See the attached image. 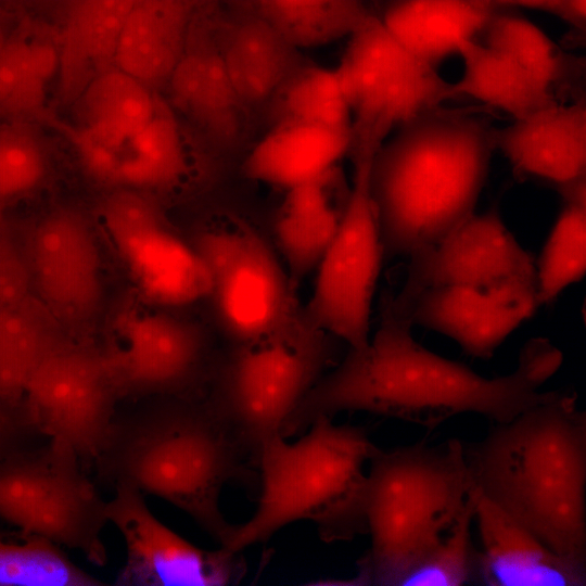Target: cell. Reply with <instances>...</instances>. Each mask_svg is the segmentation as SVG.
<instances>
[{"label": "cell", "mask_w": 586, "mask_h": 586, "mask_svg": "<svg viewBox=\"0 0 586 586\" xmlns=\"http://www.w3.org/2000/svg\"><path fill=\"white\" fill-rule=\"evenodd\" d=\"M409 318L392 296L384 300L374 334L361 348H351L333 371L318 380L281 429L289 437L319 417L342 411H367L433 430L463 413L493 423L507 422L550 398L542 386L559 370L562 352L545 337L528 340L517 368L485 378L462 362L445 358L419 344Z\"/></svg>", "instance_id": "obj_1"}, {"label": "cell", "mask_w": 586, "mask_h": 586, "mask_svg": "<svg viewBox=\"0 0 586 586\" xmlns=\"http://www.w3.org/2000/svg\"><path fill=\"white\" fill-rule=\"evenodd\" d=\"M494 129L483 115L440 105L384 140L368 176L384 259L436 244L475 213Z\"/></svg>", "instance_id": "obj_2"}, {"label": "cell", "mask_w": 586, "mask_h": 586, "mask_svg": "<svg viewBox=\"0 0 586 586\" xmlns=\"http://www.w3.org/2000/svg\"><path fill=\"white\" fill-rule=\"evenodd\" d=\"M463 449L483 497L558 555L586 563V415L573 391L493 423Z\"/></svg>", "instance_id": "obj_3"}, {"label": "cell", "mask_w": 586, "mask_h": 586, "mask_svg": "<svg viewBox=\"0 0 586 586\" xmlns=\"http://www.w3.org/2000/svg\"><path fill=\"white\" fill-rule=\"evenodd\" d=\"M144 399L116 412L93 461L99 477L166 500L224 546L233 525L219 498L225 484L253 479L246 451L206 400Z\"/></svg>", "instance_id": "obj_4"}, {"label": "cell", "mask_w": 586, "mask_h": 586, "mask_svg": "<svg viewBox=\"0 0 586 586\" xmlns=\"http://www.w3.org/2000/svg\"><path fill=\"white\" fill-rule=\"evenodd\" d=\"M377 448L364 429L336 425L324 416L295 443L273 436L257 461V509L249 521L232 526L221 547L241 552L300 520L313 521L327 543L367 533L364 467Z\"/></svg>", "instance_id": "obj_5"}, {"label": "cell", "mask_w": 586, "mask_h": 586, "mask_svg": "<svg viewBox=\"0 0 586 586\" xmlns=\"http://www.w3.org/2000/svg\"><path fill=\"white\" fill-rule=\"evenodd\" d=\"M365 511L370 550L358 561L359 585L399 586L447 534L475 486L463 443L453 438L390 450L369 460Z\"/></svg>", "instance_id": "obj_6"}, {"label": "cell", "mask_w": 586, "mask_h": 586, "mask_svg": "<svg viewBox=\"0 0 586 586\" xmlns=\"http://www.w3.org/2000/svg\"><path fill=\"white\" fill-rule=\"evenodd\" d=\"M337 339L306 319L267 337L243 344L220 368L206 403L235 435L257 467L263 446L332 361ZM339 341V340H337Z\"/></svg>", "instance_id": "obj_7"}, {"label": "cell", "mask_w": 586, "mask_h": 586, "mask_svg": "<svg viewBox=\"0 0 586 586\" xmlns=\"http://www.w3.org/2000/svg\"><path fill=\"white\" fill-rule=\"evenodd\" d=\"M67 445L47 438L0 459V519L104 565L106 501Z\"/></svg>", "instance_id": "obj_8"}, {"label": "cell", "mask_w": 586, "mask_h": 586, "mask_svg": "<svg viewBox=\"0 0 586 586\" xmlns=\"http://www.w3.org/2000/svg\"><path fill=\"white\" fill-rule=\"evenodd\" d=\"M351 115V156L374 154L400 125L453 99L451 81L402 46L372 13L334 68Z\"/></svg>", "instance_id": "obj_9"}, {"label": "cell", "mask_w": 586, "mask_h": 586, "mask_svg": "<svg viewBox=\"0 0 586 586\" xmlns=\"http://www.w3.org/2000/svg\"><path fill=\"white\" fill-rule=\"evenodd\" d=\"M373 154H358L340 227L320 259L305 319L351 348L370 337L372 303L384 260L378 220L369 192Z\"/></svg>", "instance_id": "obj_10"}, {"label": "cell", "mask_w": 586, "mask_h": 586, "mask_svg": "<svg viewBox=\"0 0 586 586\" xmlns=\"http://www.w3.org/2000/svg\"><path fill=\"white\" fill-rule=\"evenodd\" d=\"M193 247L208 271V295L221 326L235 344L297 321L286 269L256 231L244 226L206 231Z\"/></svg>", "instance_id": "obj_11"}, {"label": "cell", "mask_w": 586, "mask_h": 586, "mask_svg": "<svg viewBox=\"0 0 586 586\" xmlns=\"http://www.w3.org/2000/svg\"><path fill=\"white\" fill-rule=\"evenodd\" d=\"M23 405L37 431L67 445L81 463L97 458L120 399L103 349L75 339L30 377Z\"/></svg>", "instance_id": "obj_12"}, {"label": "cell", "mask_w": 586, "mask_h": 586, "mask_svg": "<svg viewBox=\"0 0 586 586\" xmlns=\"http://www.w3.org/2000/svg\"><path fill=\"white\" fill-rule=\"evenodd\" d=\"M408 256L405 283L393 297L397 305L434 286L537 292L535 258L508 229L497 203L471 215L436 244Z\"/></svg>", "instance_id": "obj_13"}, {"label": "cell", "mask_w": 586, "mask_h": 586, "mask_svg": "<svg viewBox=\"0 0 586 586\" xmlns=\"http://www.w3.org/2000/svg\"><path fill=\"white\" fill-rule=\"evenodd\" d=\"M106 501L107 523L120 533L126 559L116 586H226L245 574L240 552L225 547L199 548L165 524L149 509L144 494L117 485Z\"/></svg>", "instance_id": "obj_14"}, {"label": "cell", "mask_w": 586, "mask_h": 586, "mask_svg": "<svg viewBox=\"0 0 586 586\" xmlns=\"http://www.w3.org/2000/svg\"><path fill=\"white\" fill-rule=\"evenodd\" d=\"M36 296L71 332L97 316L102 300L99 251L85 213L74 206L44 215L25 245Z\"/></svg>", "instance_id": "obj_15"}, {"label": "cell", "mask_w": 586, "mask_h": 586, "mask_svg": "<svg viewBox=\"0 0 586 586\" xmlns=\"http://www.w3.org/2000/svg\"><path fill=\"white\" fill-rule=\"evenodd\" d=\"M103 352L120 398L191 397L206 342L193 323L170 314L151 313L128 321L122 345Z\"/></svg>", "instance_id": "obj_16"}, {"label": "cell", "mask_w": 586, "mask_h": 586, "mask_svg": "<svg viewBox=\"0 0 586 586\" xmlns=\"http://www.w3.org/2000/svg\"><path fill=\"white\" fill-rule=\"evenodd\" d=\"M68 137L84 171L97 183L155 193L180 183L188 170L183 137L171 107L162 100L152 119L118 138L58 123Z\"/></svg>", "instance_id": "obj_17"}, {"label": "cell", "mask_w": 586, "mask_h": 586, "mask_svg": "<svg viewBox=\"0 0 586 586\" xmlns=\"http://www.w3.org/2000/svg\"><path fill=\"white\" fill-rule=\"evenodd\" d=\"M393 304L412 326L443 334L481 359L491 358L539 307L535 291L486 292L456 285L429 288L404 305Z\"/></svg>", "instance_id": "obj_18"}, {"label": "cell", "mask_w": 586, "mask_h": 586, "mask_svg": "<svg viewBox=\"0 0 586 586\" xmlns=\"http://www.w3.org/2000/svg\"><path fill=\"white\" fill-rule=\"evenodd\" d=\"M165 89L170 106L221 148L235 146L244 131L246 109L228 77L216 24L194 15L184 51Z\"/></svg>", "instance_id": "obj_19"}, {"label": "cell", "mask_w": 586, "mask_h": 586, "mask_svg": "<svg viewBox=\"0 0 586 586\" xmlns=\"http://www.w3.org/2000/svg\"><path fill=\"white\" fill-rule=\"evenodd\" d=\"M474 520L482 549L475 584L584 586L586 563L562 557L480 494Z\"/></svg>", "instance_id": "obj_20"}, {"label": "cell", "mask_w": 586, "mask_h": 586, "mask_svg": "<svg viewBox=\"0 0 586 586\" xmlns=\"http://www.w3.org/2000/svg\"><path fill=\"white\" fill-rule=\"evenodd\" d=\"M496 151L520 177L557 186L586 175V104L558 103L494 129Z\"/></svg>", "instance_id": "obj_21"}, {"label": "cell", "mask_w": 586, "mask_h": 586, "mask_svg": "<svg viewBox=\"0 0 586 586\" xmlns=\"http://www.w3.org/2000/svg\"><path fill=\"white\" fill-rule=\"evenodd\" d=\"M216 24L220 54L232 87L247 112L267 106L303 65L300 49L288 41L257 9L244 8Z\"/></svg>", "instance_id": "obj_22"}, {"label": "cell", "mask_w": 586, "mask_h": 586, "mask_svg": "<svg viewBox=\"0 0 586 586\" xmlns=\"http://www.w3.org/2000/svg\"><path fill=\"white\" fill-rule=\"evenodd\" d=\"M137 0H71L58 35L56 100L72 106L99 75L116 67L124 23Z\"/></svg>", "instance_id": "obj_23"}, {"label": "cell", "mask_w": 586, "mask_h": 586, "mask_svg": "<svg viewBox=\"0 0 586 586\" xmlns=\"http://www.w3.org/2000/svg\"><path fill=\"white\" fill-rule=\"evenodd\" d=\"M497 9L492 0H385L379 16L410 53L438 68L479 39Z\"/></svg>", "instance_id": "obj_24"}, {"label": "cell", "mask_w": 586, "mask_h": 586, "mask_svg": "<svg viewBox=\"0 0 586 586\" xmlns=\"http://www.w3.org/2000/svg\"><path fill=\"white\" fill-rule=\"evenodd\" d=\"M196 0H137L118 39L116 67L165 88L187 43Z\"/></svg>", "instance_id": "obj_25"}, {"label": "cell", "mask_w": 586, "mask_h": 586, "mask_svg": "<svg viewBox=\"0 0 586 586\" xmlns=\"http://www.w3.org/2000/svg\"><path fill=\"white\" fill-rule=\"evenodd\" d=\"M349 148L351 131L276 124L251 149L243 170L252 180L286 191L332 171Z\"/></svg>", "instance_id": "obj_26"}, {"label": "cell", "mask_w": 586, "mask_h": 586, "mask_svg": "<svg viewBox=\"0 0 586 586\" xmlns=\"http://www.w3.org/2000/svg\"><path fill=\"white\" fill-rule=\"evenodd\" d=\"M336 168L320 179L286 190L275 234L291 281L314 273L340 227L348 194L334 199ZM351 191V190H349Z\"/></svg>", "instance_id": "obj_27"}, {"label": "cell", "mask_w": 586, "mask_h": 586, "mask_svg": "<svg viewBox=\"0 0 586 586\" xmlns=\"http://www.w3.org/2000/svg\"><path fill=\"white\" fill-rule=\"evenodd\" d=\"M56 72L58 36L12 31L0 48V120L51 123L49 90Z\"/></svg>", "instance_id": "obj_28"}, {"label": "cell", "mask_w": 586, "mask_h": 586, "mask_svg": "<svg viewBox=\"0 0 586 586\" xmlns=\"http://www.w3.org/2000/svg\"><path fill=\"white\" fill-rule=\"evenodd\" d=\"M457 55L462 62V74L458 80L451 81L453 99L470 97L506 112L513 119L560 103L551 89L512 59L479 39L463 42Z\"/></svg>", "instance_id": "obj_29"}, {"label": "cell", "mask_w": 586, "mask_h": 586, "mask_svg": "<svg viewBox=\"0 0 586 586\" xmlns=\"http://www.w3.org/2000/svg\"><path fill=\"white\" fill-rule=\"evenodd\" d=\"M144 295L162 306H179L209 294L208 271L193 246L167 227L120 254Z\"/></svg>", "instance_id": "obj_30"}, {"label": "cell", "mask_w": 586, "mask_h": 586, "mask_svg": "<svg viewBox=\"0 0 586 586\" xmlns=\"http://www.w3.org/2000/svg\"><path fill=\"white\" fill-rule=\"evenodd\" d=\"M72 340V333L33 293L0 308V398L22 403L37 367Z\"/></svg>", "instance_id": "obj_31"}, {"label": "cell", "mask_w": 586, "mask_h": 586, "mask_svg": "<svg viewBox=\"0 0 586 586\" xmlns=\"http://www.w3.org/2000/svg\"><path fill=\"white\" fill-rule=\"evenodd\" d=\"M161 101L154 89L113 67L95 77L72 105L74 127L103 137H126L152 119Z\"/></svg>", "instance_id": "obj_32"}, {"label": "cell", "mask_w": 586, "mask_h": 586, "mask_svg": "<svg viewBox=\"0 0 586 586\" xmlns=\"http://www.w3.org/2000/svg\"><path fill=\"white\" fill-rule=\"evenodd\" d=\"M479 40L512 59L555 93L581 78L585 68L582 59L566 54L540 27L502 8L487 21Z\"/></svg>", "instance_id": "obj_33"}, {"label": "cell", "mask_w": 586, "mask_h": 586, "mask_svg": "<svg viewBox=\"0 0 586 586\" xmlns=\"http://www.w3.org/2000/svg\"><path fill=\"white\" fill-rule=\"evenodd\" d=\"M258 10L300 50L348 38L372 14L366 0H267Z\"/></svg>", "instance_id": "obj_34"}, {"label": "cell", "mask_w": 586, "mask_h": 586, "mask_svg": "<svg viewBox=\"0 0 586 586\" xmlns=\"http://www.w3.org/2000/svg\"><path fill=\"white\" fill-rule=\"evenodd\" d=\"M267 105L272 125L293 123L351 131V111L334 68L303 65Z\"/></svg>", "instance_id": "obj_35"}, {"label": "cell", "mask_w": 586, "mask_h": 586, "mask_svg": "<svg viewBox=\"0 0 586 586\" xmlns=\"http://www.w3.org/2000/svg\"><path fill=\"white\" fill-rule=\"evenodd\" d=\"M55 543L20 531L0 532V586H102Z\"/></svg>", "instance_id": "obj_36"}, {"label": "cell", "mask_w": 586, "mask_h": 586, "mask_svg": "<svg viewBox=\"0 0 586 586\" xmlns=\"http://www.w3.org/2000/svg\"><path fill=\"white\" fill-rule=\"evenodd\" d=\"M537 301L551 304L586 271V204L563 203L535 262Z\"/></svg>", "instance_id": "obj_37"}, {"label": "cell", "mask_w": 586, "mask_h": 586, "mask_svg": "<svg viewBox=\"0 0 586 586\" xmlns=\"http://www.w3.org/2000/svg\"><path fill=\"white\" fill-rule=\"evenodd\" d=\"M38 126L0 120V207L33 194L48 177L51 156Z\"/></svg>", "instance_id": "obj_38"}, {"label": "cell", "mask_w": 586, "mask_h": 586, "mask_svg": "<svg viewBox=\"0 0 586 586\" xmlns=\"http://www.w3.org/2000/svg\"><path fill=\"white\" fill-rule=\"evenodd\" d=\"M480 492L475 487L462 512L442 540L402 579L399 586L475 584L477 553L471 525Z\"/></svg>", "instance_id": "obj_39"}, {"label": "cell", "mask_w": 586, "mask_h": 586, "mask_svg": "<svg viewBox=\"0 0 586 586\" xmlns=\"http://www.w3.org/2000/svg\"><path fill=\"white\" fill-rule=\"evenodd\" d=\"M101 215L119 254L140 239L167 227L153 193L135 189L110 190L101 204Z\"/></svg>", "instance_id": "obj_40"}, {"label": "cell", "mask_w": 586, "mask_h": 586, "mask_svg": "<svg viewBox=\"0 0 586 586\" xmlns=\"http://www.w3.org/2000/svg\"><path fill=\"white\" fill-rule=\"evenodd\" d=\"M31 290L26 249L0 221V308L21 302Z\"/></svg>", "instance_id": "obj_41"}, {"label": "cell", "mask_w": 586, "mask_h": 586, "mask_svg": "<svg viewBox=\"0 0 586 586\" xmlns=\"http://www.w3.org/2000/svg\"><path fill=\"white\" fill-rule=\"evenodd\" d=\"M37 431L23 403H12L0 398V459L25 448Z\"/></svg>", "instance_id": "obj_42"}, {"label": "cell", "mask_w": 586, "mask_h": 586, "mask_svg": "<svg viewBox=\"0 0 586 586\" xmlns=\"http://www.w3.org/2000/svg\"><path fill=\"white\" fill-rule=\"evenodd\" d=\"M578 30H585L586 2L585 0H563L559 16Z\"/></svg>", "instance_id": "obj_43"}, {"label": "cell", "mask_w": 586, "mask_h": 586, "mask_svg": "<svg viewBox=\"0 0 586 586\" xmlns=\"http://www.w3.org/2000/svg\"><path fill=\"white\" fill-rule=\"evenodd\" d=\"M497 8L520 7L559 16L563 0H492Z\"/></svg>", "instance_id": "obj_44"}, {"label": "cell", "mask_w": 586, "mask_h": 586, "mask_svg": "<svg viewBox=\"0 0 586 586\" xmlns=\"http://www.w3.org/2000/svg\"><path fill=\"white\" fill-rule=\"evenodd\" d=\"M11 33L12 31L8 29L3 14L0 11V48L4 44Z\"/></svg>", "instance_id": "obj_45"}, {"label": "cell", "mask_w": 586, "mask_h": 586, "mask_svg": "<svg viewBox=\"0 0 586 586\" xmlns=\"http://www.w3.org/2000/svg\"><path fill=\"white\" fill-rule=\"evenodd\" d=\"M243 8L259 9L267 0H230Z\"/></svg>", "instance_id": "obj_46"}, {"label": "cell", "mask_w": 586, "mask_h": 586, "mask_svg": "<svg viewBox=\"0 0 586 586\" xmlns=\"http://www.w3.org/2000/svg\"><path fill=\"white\" fill-rule=\"evenodd\" d=\"M39 0H0V2L2 3H8L12 5H17V7L31 5L33 3H36Z\"/></svg>", "instance_id": "obj_47"}, {"label": "cell", "mask_w": 586, "mask_h": 586, "mask_svg": "<svg viewBox=\"0 0 586 586\" xmlns=\"http://www.w3.org/2000/svg\"><path fill=\"white\" fill-rule=\"evenodd\" d=\"M382 1H383V3L385 2V0H382Z\"/></svg>", "instance_id": "obj_48"}]
</instances>
